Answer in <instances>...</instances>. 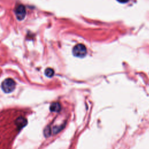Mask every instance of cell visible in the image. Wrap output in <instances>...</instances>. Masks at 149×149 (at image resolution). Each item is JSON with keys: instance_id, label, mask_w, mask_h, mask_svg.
I'll list each match as a JSON object with an SVG mask.
<instances>
[{"instance_id": "6da1fadb", "label": "cell", "mask_w": 149, "mask_h": 149, "mask_svg": "<svg viewBox=\"0 0 149 149\" xmlns=\"http://www.w3.org/2000/svg\"><path fill=\"white\" fill-rule=\"evenodd\" d=\"M15 81L10 78L6 79L2 81L1 84V88L3 92L6 93H9L12 92L15 90Z\"/></svg>"}, {"instance_id": "7a4b0ae2", "label": "cell", "mask_w": 149, "mask_h": 149, "mask_svg": "<svg viewBox=\"0 0 149 149\" xmlns=\"http://www.w3.org/2000/svg\"><path fill=\"white\" fill-rule=\"evenodd\" d=\"M72 52L74 56L83 58L87 54V49L84 45L82 44H78L73 47Z\"/></svg>"}, {"instance_id": "3957f363", "label": "cell", "mask_w": 149, "mask_h": 149, "mask_svg": "<svg viewBox=\"0 0 149 149\" xmlns=\"http://www.w3.org/2000/svg\"><path fill=\"white\" fill-rule=\"evenodd\" d=\"M15 13L17 19L19 20H22L24 18L26 15V8L24 7V5L22 4L18 5L15 8Z\"/></svg>"}, {"instance_id": "277c9868", "label": "cell", "mask_w": 149, "mask_h": 149, "mask_svg": "<svg viewBox=\"0 0 149 149\" xmlns=\"http://www.w3.org/2000/svg\"><path fill=\"white\" fill-rule=\"evenodd\" d=\"M15 123L17 127V128L21 129L25 126L27 125V120L23 117H19L15 121Z\"/></svg>"}, {"instance_id": "5b68a950", "label": "cell", "mask_w": 149, "mask_h": 149, "mask_svg": "<svg viewBox=\"0 0 149 149\" xmlns=\"http://www.w3.org/2000/svg\"><path fill=\"white\" fill-rule=\"evenodd\" d=\"M61 104L59 102H57L52 103L50 105V107H49V109L51 112H58L61 111Z\"/></svg>"}, {"instance_id": "8992f818", "label": "cell", "mask_w": 149, "mask_h": 149, "mask_svg": "<svg viewBox=\"0 0 149 149\" xmlns=\"http://www.w3.org/2000/svg\"><path fill=\"white\" fill-rule=\"evenodd\" d=\"M54 74V71L51 68H47L45 70V74L48 77H51Z\"/></svg>"}, {"instance_id": "52a82bcc", "label": "cell", "mask_w": 149, "mask_h": 149, "mask_svg": "<svg viewBox=\"0 0 149 149\" xmlns=\"http://www.w3.org/2000/svg\"><path fill=\"white\" fill-rule=\"evenodd\" d=\"M44 134L45 137H48L51 134V129L49 126H47L45 127L44 131Z\"/></svg>"}]
</instances>
